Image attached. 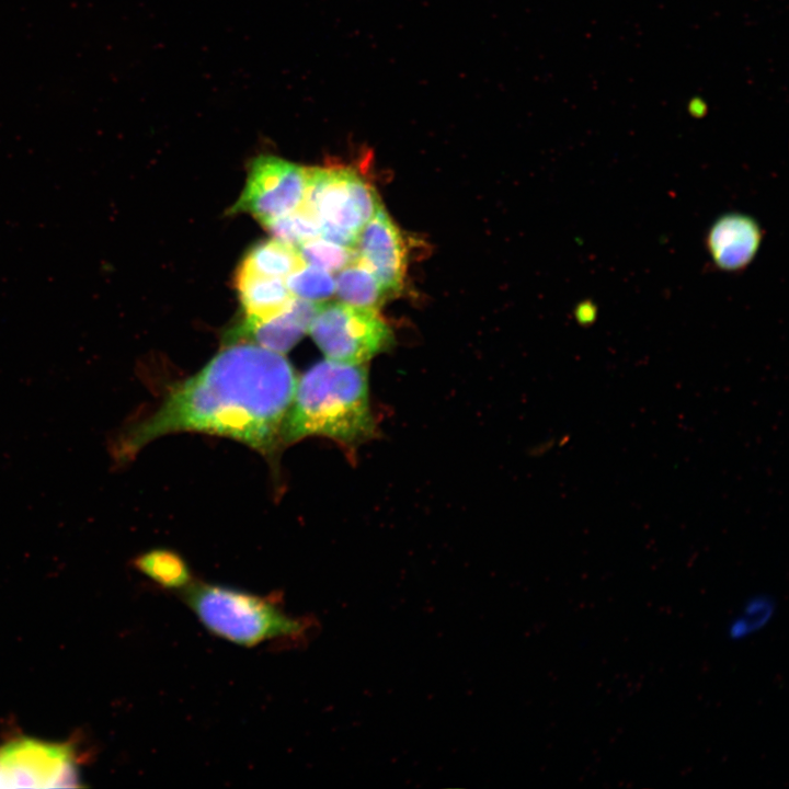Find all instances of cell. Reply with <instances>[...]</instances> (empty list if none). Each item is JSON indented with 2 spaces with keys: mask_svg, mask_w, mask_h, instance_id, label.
I'll use <instances>...</instances> for the list:
<instances>
[{
  "mask_svg": "<svg viewBox=\"0 0 789 789\" xmlns=\"http://www.w3.org/2000/svg\"><path fill=\"white\" fill-rule=\"evenodd\" d=\"M134 567L158 587L182 592L194 582L186 561L178 552L167 548L148 550L134 559Z\"/></svg>",
  "mask_w": 789,
  "mask_h": 789,
  "instance_id": "7c38bea8",
  "label": "cell"
},
{
  "mask_svg": "<svg viewBox=\"0 0 789 789\" xmlns=\"http://www.w3.org/2000/svg\"><path fill=\"white\" fill-rule=\"evenodd\" d=\"M79 780L70 743L22 736L0 745V788H69Z\"/></svg>",
  "mask_w": 789,
  "mask_h": 789,
  "instance_id": "8992f818",
  "label": "cell"
},
{
  "mask_svg": "<svg viewBox=\"0 0 789 789\" xmlns=\"http://www.w3.org/2000/svg\"><path fill=\"white\" fill-rule=\"evenodd\" d=\"M594 306H590L588 302L580 305L576 309V317L580 322H588L594 318Z\"/></svg>",
  "mask_w": 789,
  "mask_h": 789,
  "instance_id": "d6986e66",
  "label": "cell"
},
{
  "mask_svg": "<svg viewBox=\"0 0 789 789\" xmlns=\"http://www.w3.org/2000/svg\"><path fill=\"white\" fill-rule=\"evenodd\" d=\"M309 332L325 358L343 364H365L393 343L377 310L342 301L321 302Z\"/></svg>",
  "mask_w": 789,
  "mask_h": 789,
  "instance_id": "5b68a950",
  "label": "cell"
},
{
  "mask_svg": "<svg viewBox=\"0 0 789 789\" xmlns=\"http://www.w3.org/2000/svg\"><path fill=\"white\" fill-rule=\"evenodd\" d=\"M365 364L325 358L297 378L281 426L282 447L319 435L354 449L375 435Z\"/></svg>",
  "mask_w": 789,
  "mask_h": 789,
  "instance_id": "7a4b0ae2",
  "label": "cell"
},
{
  "mask_svg": "<svg viewBox=\"0 0 789 789\" xmlns=\"http://www.w3.org/2000/svg\"><path fill=\"white\" fill-rule=\"evenodd\" d=\"M304 265L298 248L273 239L250 248L239 267L258 275L286 279Z\"/></svg>",
  "mask_w": 789,
  "mask_h": 789,
  "instance_id": "4fadbf2b",
  "label": "cell"
},
{
  "mask_svg": "<svg viewBox=\"0 0 789 789\" xmlns=\"http://www.w3.org/2000/svg\"><path fill=\"white\" fill-rule=\"evenodd\" d=\"M178 594L208 632L239 647L293 649L306 645L318 631L313 616L286 610L281 593L263 595L194 580Z\"/></svg>",
  "mask_w": 789,
  "mask_h": 789,
  "instance_id": "3957f363",
  "label": "cell"
},
{
  "mask_svg": "<svg viewBox=\"0 0 789 789\" xmlns=\"http://www.w3.org/2000/svg\"><path fill=\"white\" fill-rule=\"evenodd\" d=\"M199 371L171 388L158 409L126 427L114 443L119 462L151 441L175 432H203L239 441L274 460L297 377L283 354L224 345Z\"/></svg>",
  "mask_w": 789,
  "mask_h": 789,
  "instance_id": "6da1fadb",
  "label": "cell"
},
{
  "mask_svg": "<svg viewBox=\"0 0 789 789\" xmlns=\"http://www.w3.org/2000/svg\"><path fill=\"white\" fill-rule=\"evenodd\" d=\"M295 297L322 302L335 293V278L332 273L313 265H304L285 279Z\"/></svg>",
  "mask_w": 789,
  "mask_h": 789,
  "instance_id": "ac0fdd59",
  "label": "cell"
},
{
  "mask_svg": "<svg viewBox=\"0 0 789 789\" xmlns=\"http://www.w3.org/2000/svg\"><path fill=\"white\" fill-rule=\"evenodd\" d=\"M320 304L294 297L284 312L268 320L253 321L243 318L224 334V345L248 343L284 354L309 332Z\"/></svg>",
  "mask_w": 789,
  "mask_h": 789,
  "instance_id": "9c48e42d",
  "label": "cell"
},
{
  "mask_svg": "<svg viewBox=\"0 0 789 789\" xmlns=\"http://www.w3.org/2000/svg\"><path fill=\"white\" fill-rule=\"evenodd\" d=\"M318 221L320 237L355 248L358 236L381 205L374 187L353 168H308L301 204Z\"/></svg>",
  "mask_w": 789,
  "mask_h": 789,
  "instance_id": "277c9868",
  "label": "cell"
},
{
  "mask_svg": "<svg viewBox=\"0 0 789 789\" xmlns=\"http://www.w3.org/2000/svg\"><path fill=\"white\" fill-rule=\"evenodd\" d=\"M298 251L305 263L330 273L341 271L358 256L355 248L345 247L321 237L304 242L298 247Z\"/></svg>",
  "mask_w": 789,
  "mask_h": 789,
  "instance_id": "e0dca14e",
  "label": "cell"
},
{
  "mask_svg": "<svg viewBox=\"0 0 789 789\" xmlns=\"http://www.w3.org/2000/svg\"><path fill=\"white\" fill-rule=\"evenodd\" d=\"M263 226L276 240L296 248L310 239L320 237L318 221L302 205Z\"/></svg>",
  "mask_w": 789,
  "mask_h": 789,
  "instance_id": "2e32d148",
  "label": "cell"
},
{
  "mask_svg": "<svg viewBox=\"0 0 789 789\" xmlns=\"http://www.w3.org/2000/svg\"><path fill=\"white\" fill-rule=\"evenodd\" d=\"M763 240V231L752 217L729 213L718 218L706 236V247L712 263L721 271L744 270L755 258Z\"/></svg>",
  "mask_w": 789,
  "mask_h": 789,
  "instance_id": "30bf717a",
  "label": "cell"
},
{
  "mask_svg": "<svg viewBox=\"0 0 789 789\" xmlns=\"http://www.w3.org/2000/svg\"><path fill=\"white\" fill-rule=\"evenodd\" d=\"M307 182L308 168L261 155L251 162L244 190L230 213H248L264 225L297 209Z\"/></svg>",
  "mask_w": 789,
  "mask_h": 789,
  "instance_id": "52a82bcc",
  "label": "cell"
},
{
  "mask_svg": "<svg viewBox=\"0 0 789 789\" xmlns=\"http://www.w3.org/2000/svg\"><path fill=\"white\" fill-rule=\"evenodd\" d=\"M335 293L342 302L374 310H377L387 297L376 276L358 256L339 271Z\"/></svg>",
  "mask_w": 789,
  "mask_h": 789,
  "instance_id": "5bb4252c",
  "label": "cell"
},
{
  "mask_svg": "<svg viewBox=\"0 0 789 789\" xmlns=\"http://www.w3.org/2000/svg\"><path fill=\"white\" fill-rule=\"evenodd\" d=\"M776 601L767 594L750 596L740 611L729 621L727 636L732 641H742L764 629L774 618Z\"/></svg>",
  "mask_w": 789,
  "mask_h": 789,
  "instance_id": "9a60e30c",
  "label": "cell"
},
{
  "mask_svg": "<svg viewBox=\"0 0 789 789\" xmlns=\"http://www.w3.org/2000/svg\"><path fill=\"white\" fill-rule=\"evenodd\" d=\"M355 247L359 261L373 272L387 296L402 290L405 245L401 231L382 205L362 229Z\"/></svg>",
  "mask_w": 789,
  "mask_h": 789,
  "instance_id": "ba28073f",
  "label": "cell"
},
{
  "mask_svg": "<svg viewBox=\"0 0 789 789\" xmlns=\"http://www.w3.org/2000/svg\"><path fill=\"white\" fill-rule=\"evenodd\" d=\"M236 288L244 318L265 321L284 312L294 299L285 279L254 274L238 266Z\"/></svg>",
  "mask_w": 789,
  "mask_h": 789,
  "instance_id": "8fae6325",
  "label": "cell"
}]
</instances>
